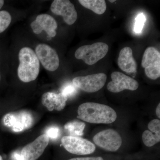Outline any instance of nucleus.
<instances>
[{"label": "nucleus", "mask_w": 160, "mask_h": 160, "mask_svg": "<svg viewBox=\"0 0 160 160\" xmlns=\"http://www.w3.org/2000/svg\"><path fill=\"white\" fill-rule=\"evenodd\" d=\"M0 160H3L2 158L1 155H0Z\"/></svg>", "instance_id": "7c9ffc66"}, {"label": "nucleus", "mask_w": 160, "mask_h": 160, "mask_svg": "<svg viewBox=\"0 0 160 160\" xmlns=\"http://www.w3.org/2000/svg\"><path fill=\"white\" fill-rule=\"evenodd\" d=\"M45 134L47 135L49 138L52 140L56 139L59 137L60 130L57 126H50L46 129Z\"/></svg>", "instance_id": "412c9836"}, {"label": "nucleus", "mask_w": 160, "mask_h": 160, "mask_svg": "<svg viewBox=\"0 0 160 160\" xmlns=\"http://www.w3.org/2000/svg\"><path fill=\"white\" fill-rule=\"evenodd\" d=\"M146 21V17L143 13H140L136 19L134 30L136 33H140L142 30Z\"/></svg>", "instance_id": "aec40b11"}, {"label": "nucleus", "mask_w": 160, "mask_h": 160, "mask_svg": "<svg viewBox=\"0 0 160 160\" xmlns=\"http://www.w3.org/2000/svg\"><path fill=\"white\" fill-rule=\"evenodd\" d=\"M109 2L111 3H113L114 2H116V1L115 0H114V1H109Z\"/></svg>", "instance_id": "c85d7f7f"}, {"label": "nucleus", "mask_w": 160, "mask_h": 160, "mask_svg": "<svg viewBox=\"0 0 160 160\" xmlns=\"http://www.w3.org/2000/svg\"><path fill=\"white\" fill-rule=\"evenodd\" d=\"M62 143L68 152L78 155L92 154L96 149L93 143L80 137L66 136L62 138Z\"/></svg>", "instance_id": "39448f33"}, {"label": "nucleus", "mask_w": 160, "mask_h": 160, "mask_svg": "<svg viewBox=\"0 0 160 160\" xmlns=\"http://www.w3.org/2000/svg\"><path fill=\"white\" fill-rule=\"evenodd\" d=\"M78 113V118L92 124H110L117 118L116 112L110 106L91 102L80 105Z\"/></svg>", "instance_id": "f257e3e1"}, {"label": "nucleus", "mask_w": 160, "mask_h": 160, "mask_svg": "<svg viewBox=\"0 0 160 160\" xmlns=\"http://www.w3.org/2000/svg\"><path fill=\"white\" fill-rule=\"evenodd\" d=\"M86 124L83 122L78 120H74L66 123L65 125V129L68 131L69 136L79 137L84 134Z\"/></svg>", "instance_id": "f3484780"}, {"label": "nucleus", "mask_w": 160, "mask_h": 160, "mask_svg": "<svg viewBox=\"0 0 160 160\" xmlns=\"http://www.w3.org/2000/svg\"><path fill=\"white\" fill-rule=\"evenodd\" d=\"M35 53L39 62L48 71H56L59 66L60 61L55 49L46 44H39L35 48Z\"/></svg>", "instance_id": "1a4fd4ad"}, {"label": "nucleus", "mask_w": 160, "mask_h": 160, "mask_svg": "<svg viewBox=\"0 0 160 160\" xmlns=\"http://www.w3.org/2000/svg\"><path fill=\"white\" fill-rule=\"evenodd\" d=\"M49 138L47 135L43 134L32 142L23 147L21 154L24 160H37L43 154L49 144Z\"/></svg>", "instance_id": "f8f14e48"}, {"label": "nucleus", "mask_w": 160, "mask_h": 160, "mask_svg": "<svg viewBox=\"0 0 160 160\" xmlns=\"http://www.w3.org/2000/svg\"><path fill=\"white\" fill-rule=\"evenodd\" d=\"M107 76L104 73H95L86 76L77 77L72 80L76 88L87 92H96L104 87Z\"/></svg>", "instance_id": "423d86ee"}, {"label": "nucleus", "mask_w": 160, "mask_h": 160, "mask_svg": "<svg viewBox=\"0 0 160 160\" xmlns=\"http://www.w3.org/2000/svg\"><path fill=\"white\" fill-rule=\"evenodd\" d=\"M93 140L95 144L100 148L110 152L117 151L122 142L119 133L111 129L98 132L94 136Z\"/></svg>", "instance_id": "0eeeda50"}, {"label": "nucleus", "mask_w": 160, "mask_h": 160, "mask_svg": "<svg viewBox=\"0 0 160 160\" xmlns=\"http://www.w3.org/2000/svg\"><path fill=\"white\" fill-rule=\"evenodd\" d=\"M12 160H24L21 154V152H15L12 154Z\"/></svg>", "instance_id": "393cba45"}, {"label": "nucleus", "mask_w": 160, "mask_h": 160, "mask_svg": "<svg viewBox=\"0 0 160 160\" xmlns=\"http://www.w3.org/2000/svg\"><path fill=\"white\" fill-rule=\"evenodd\" d=\"M0 63H1V61H0ZM0 66H1V65H0ZM1 69L0 68V82L1 81V79H2V73H1Z\"/></svg>", "instance_id": "cd10ccee"}, {"label": "nucleus", "mask_w": 160, "mask_h": 160, "mask_svg": "<svg viewBox=\"0 0 160 160\" xmlns=\"http://www.w3.org/2000/svg\"><path fill=\"white\" fill-rule=\"evenodd\" d=\"M149 131L157 134H160V121L158 119L152 120L148 125Z\"/></svg>", "instance_id": "4be33fe9"}, {"label": "nucleus", "mask_w": 160, "mask_h": 160, "mask_svg": "<svg viewBox=\"0 0 160 160\" xmlns=\"http://www.w3.org/2000/svg\"><path fill=\"white\" fill-rule=\"evenodd\" d=\"M30 26L33 32L36 34H40L44 30L51 38L54 37L57 34V23L54 18L49 14L39 15L31 23Z\"/></svg>", "instance_id": "ddd939ff"}, {"label": "nucleus", "mask_w": 160, "mask_h": 160, "mask_svg": "<svg viewBox=\"0 0 160 160\" xmlns=\"http://www.w3.org/2000/svg\"><path fill=\"white\" fill-rule=\"evenodd\" d=\"M76 89L74 85L68 84L64 86L62 89V92L66 95L67 97L71 96L75 93Z\"/></svg>", "instance_id": "5701e85b"}, {"label": "nucleus", "mask_w": 160, "mask_h": 160, "mask_svg": "<svg viewBox=\"0 0 160 160\" xmlns=\"http://www.w3.org/2000/svg\"><path fill=\"white\" fill-rule=\"evenodd\" d=\"M2 120L4 126L14 132H21L29 129L34 123L32 115L24 110L7 113Z\"/></svg>", "instance_id": "20e7f679"}, {"label": "nucleus", "mask_w": 160, "mask_h": 160, "mask_svg": "<svg viewBox=\"0 0 160 160\" xmlns=\"http://www.w3.org/2000/svg\"><path fill=\"white\" fill-rule=\"evenodd\" d=\"M19 65L18 69L19 78L24 82L36 79L40 72V62L35 52L29 47H23L18 54Z\"/></svg>", "instance_id": "f03ea898"}, {"label": "nucleus", "mask_w": 160, "mask_h": 160, "mask_svg": "<svg viewBox=\"0 0 160 160\" xmlns=\"http://www.w3.org/2000/svg\"><path fill=\"white\" fill-rule=\"evenodd\" d=\"M156 114L159 118H160V103H159L156 109Z\"/></svg>", "instance_id": "a878e982"}, {"label": "nucleus", "mask_w": 160, "mask_h": 160, "mask_svg": "<svg viewBox=\"0 0 160 160\" xmlns=\"http://www.w3.org/2000/svg\"><path fill=\"white\" fill-rule=\"evenodd\" d=\"M118 64L120 69L126 73L136 72L137 64L133 57L131 48L126 47L122 49L119 55Z\"/></svg>", "instance_id": "2eb2a0df"}, {"label": "nucleus", "mask_w": 160, "mask_h": 160, "mask_svg": "<svg viewBox=\"0 0 160 160\" xmlns=\"http://www.w3.org/2000/svg\"><path fill=\"white\" fill-rule=\"evenodd\" d=\"M50 9L54 14L61 16L68 25H72L77 19V12L74 5L68 0H55L52 3Z\"/></svg>", "instance_id": "9b49d317"}, {"label": "nucleus", "mask_w": 160, "mask_h": 160, "mask_svg": "<svg viewBox=\"0 0 160 160\" xmlns=\"http://www.w3.org/2000/svg\"><path fill=\"white\" fill-rule=\"evenodd\" d=\"M142 66L147 77L156 80L160 77V52L154 47H149L144 52Z\"/></svg>", "instance_id": "6e6552de"}, {"label": "nucleus", "mask_w": 160, "mask_h": 160, "mask_svg": "<svg viewBox=\"0 0 160 160\" xmlns=\"http://www.w3.org/2000/svg\"><path fill=\"white\" fill-rule=\"evenodd\" d=\"M69 160H104L101 157H89L76 158Z\"/></svg>", "instance_id": "b1692460"}, {"label": "nucleus", "mask_w": 160, "mask_h": 160, "mask_svg": "<svg viewBox=\"0 0 160 160\" xmlns=\"http://www.w3.org/2000/svg\"><path fill=\"white\" fill-rule=\"evenodd\" d=\"M109 50L106 43L98 42L92 45H85L77 49L75 57L82 60L88 65H93L106 56Z\"/></svg>", "instance_id": "7ed1b4c3"}, {"label": "nucleus", "mask_w": 160, "mask_h": 160, "mask_svg": "<svg viewBox=\"0 0 160 160\" xmlns=\"http://www.w3.org/2000/svg\"><path fill=\"white\" fill-rule=\"evenodd\" d=\"M78 2L83 7L97 14H102L106 11V4L104 0H79Z\"/></svg>", "instance_id": "dca6fc26"}, {"label": "nucleus", "mask_w": 160, "mask_h": 160, "mask_svg": "<svg viewBox=\"0 0 160 160\" xmlns=\"http://www.w3.org/2000/svg\"><path fill=\"white\" fill-rule=\"evenodd\" d=\"M68 99V97L62 92L57 94L48 92L42 96V102L49 111H53L54 109L57 111H62L66 107Z\"/></svg>", "instance_id": "4468645a"}, {"label": "nucleus", "mask_w": 160, "mask_h": 160, "mask_svg": "<svg viewBox=\"0 0 160 160\" xmlns=\"http://www.w3.org/2000/svg\"><path fill=\"white\" fill-rule=\"evenodd\" d=\"M48 39L49 40H51V37H49V36H48Z\"/></svg>", "instance_id": "c756f323"}, {"label": "nucleus", "mask_w": 160, "mask_h": 160, "mask_svg": "<svg viewBox=\"0 0 160 160\" xmlns=\"http://www.w3.org/2000/svg\"><path fill=\"white\" fill-rule=\"evenodd\" d=\"M4 4H5V1L4 0H0V10L2 8Z\"/></svg>", "instance_id": "bb28decb"}, {"label": "nucleus", "mask_w": 160, "mask_h": 160, "mask_svg": "<svg viewBox=\"0 0 160 160\" xmlns=\"http://www.w3.org/2000/svg\"><path fill=\"white\" fill-rule=\"evenodd\" d=\"M142 139L145 146L149 147H152L160 142V134L146 130L143 132Z\"/></svg>", "instance_id": "a211bd4d"}, {"label": "nucleus", "mask_w": 160, "mask_h": 160, "mask_svg": "<svg viewBox=\"0 0 160 160\" xmlns=\"http://www.w3.org/2000/svg\"><path fill=\"white\" fill-rule=\"evenodd\" d=\"M111 78L112 81L108 83L107 88L112 92L118 93L126 89L134 91L138 88L136 80L120 72H112Z\"/></svg>", "instance_id": "9d476101"}, {"label": "nucleus", "mask_w": 160, "mask_h": 160, "mask_svg": "<svg viewBox=\"0 0 160 160\" xmlns=\"http://www.w3.org/2000/svg\"><path fill=\"white\" fill-rule=\"evenodd\" d=\"M11 21V15L9 12L5 9H1L0 10V34L8 29Z\"/></svg>", "instance_id": "6ab92c4d"}]
</instances>
